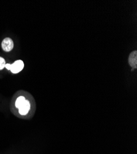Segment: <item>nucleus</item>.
<instances>
[{
    "mask_svg": "<svg viewBox=\"0 0 137 154\" xmlns=\"http://www.w3.org/2000/svg\"><path fill=\"white\" fill-rule=\"evenodd\" d=\"M5 67L7 70H10L12 73H18L23 70L24 67V63L21 60H17L12 64L6 63Z\"/></svg>",
    "mask_w": 137,
    "mask_h": 154,
    "instance_id": "f257e3e1",
    "label": "nucleus"
},
{
    "mask_svg": "<svg viewBox=\"0 0 137 154\" xmlns=\"http://www.w3.org/2000/svg\"><path fill=\"white\" fill-rule=\"evenodd\" d=\"M1 47L5 52H9L14 48V42L10 38H6L2 42Z\"/></svg>",
    "mask_w": 137,
    "mask_h": 154,
    "instance_id": "f03ea898",
    "label": "nucleus"
},
{
    "mask_svg": "<svg viewBox=\"0 0 137 154\" xmlns=\"http://www.w3.org/2000/svg\"><path fill=\"white\" fill-rule=\"evenodd\" d=\"M6 66V61L4 58L0 57V70H3Z\"/></svg>",
    "mask_w": 137,
    "mask_h": 154,
    "instance_id": "423d86ee",
    "label": "nucleus"
},
{
    "mask_svg": "<svg viewBox=\"0 0 137 154\" xmlns=\"http://www.w3.org/2000/svg\"><path fill=\"white\" fill-rule=\"evenodd\" d=\"M26 100L25 97L23 96H19L16 100L15 102V106L16 108L19 109L20 107V106L23 104V102Z\"/></svg>",
    "mask_w": 137,
    "mask_h": 154,
    "instance_id": "39448f33",
    "label": "nucleus"
},
{
    "mask_svg": "<svg viewBox=\"0 0 137 154\" xmlns=\"http://www.w3.org/2000/svg\"><path fill=\"white\" fill-rule=\"evenodd\" d=\"M129 63L133 69L137 67V52L136 51H132L129 57Z\"/></svg>",
    "mask_w": 137,
    "mask_h": 154,
    "instance_id": "20e7f679",
    "label": "nucleus"
},
{
    "mask_svg": "<svg viewBox=\"0 0 137 154\" xmlns=\"http://www.w3.org/2000/svg\"><path fill=\"white\" fill-rule=\"evenodd\" d=\"M30 103L28 100H25L19 108V112L21 115H26L30 109Z\"/></svg>",
    "mask_w": 137,
    "mask_h": 154,
    "instance_id": "7ed1b4c3",
    "label": "nucleus"
}]
</instances>
